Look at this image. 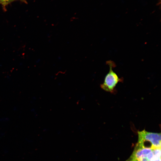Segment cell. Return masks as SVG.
Segmentation results:
<instances>
[{"instance_id": "cell-1", "label": "cell", "mask_w": 161, "mask_h": 161, "mask_svg": "<svg viewBox=\"0 0 161 161\" xmlns=\"http://www.w3.org/2000/svg\"><path fill=\"white\" fill-rule=\"evenodd\" d=\"M126 161H161V148L138 147Z\"/></svg>"}, {"instance_id": "cell-2", "label": "cell", "mask_w": 161, "mask_h": 161, "mask_svg": "<svg viewBox=\"0 0 161 161\" xmlns=\"http://www.w3.org/2000/svg\"><path fill=\"white\" fill-rule=\"evenodd\" d=\"M137 144L140 146L152 148H161V133L149 132L145 129L137 132Z\"/></svg>"}, {"instance_id": "cell-3", "label": "cell", "mask_w": 161, "mask_h": 161, "mask_svg": "<svg viewBox=\"0 0 161 161\" xmlns=\"http://www.w3.org/2000/svg\"><path fill=\"white\" fill-rule=\"evenodd\" d=\"M107 63L109 66V70L105 77L103 83L100 85V87L106 92L113 93L116 92L115 88L117 85L123 79L119 78L113 70L112 68L115 66L114 63L112 61H108Z\"/></svg>"}, {"instance_id": "cell-4", "label": "cell", "mask_w": 161, "mask_h": 161, "mask_svg": "<svg viewBox=\"0 0 161 161\" xmlns=\"http://www.w3.org/2000/svg\"><path fill=\"white\" fill-rule=\"evenodd\" d=\"M20 0L22 2H26L25 0H0V4L4 8H5L9 4L16 1Z\"/></svg>"}]
</instances>
